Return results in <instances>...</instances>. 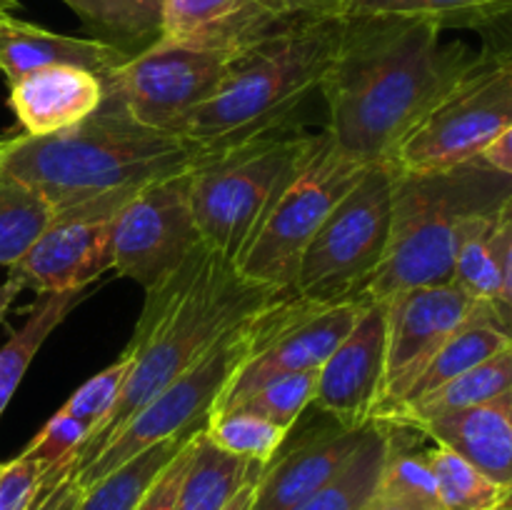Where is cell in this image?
<instances>
[{
    "label": "cell",
    "instance_id": "cell-17",
    "mask_svg": "<svg viewBox=\"0 0 512 510\" xmlns=\"http://www.w3.org/2000/svg\"><path fill=\"white\" fill-rule=\"evenodd\" d=\"M288 18L273 0H165L160 38L235 55Z\"/></svg>",
    "mask_w": 512,
    "mask_h": 510
},
{
    "label": "cell",
    "instance_id": "cell-27",
    "mask_svg": "<svg viewBox=\"0 0 512 510\" xmlns=\"http://www.w3.org/2000/svg\"><path fill=\"white\" fill-rule=\"evenodd\" d=\"M388 433L380 420L368 425L358 450L328 485L293 510H370L383 478Z\"/></svg>",
    "mask_w": 512,
    "mask_h": 510
},
{
    "label": "cell",
    "instance_id": "cell-6",
    "mask_svg": "<svg viewBox=\"0 0 512 510\" xmlns=\"http://www.w3.org/2000/svg\"><path fill=\"white\" fill-rule=\"evenodd\" d=\"M313 138L290 128L233 148L200 153L190 168V205L200 240L238 268L270 203L308 153Z\"/></svg>",
    "mask_w": 512,
    "mask_h": 510
},
{
    "label": "cell",
    "instance_id": "cell-13",
    "mask_svg": "<svg viewBox=\"0 0 512 510\" xmlns=\"http://www.w3.org/2000/svg\"><path fill=\"white\" fill-rule=\"evenodd\" d=\"M383 303L388 308L385 378L375 420L385 418L390 410H395L408 398L440 345L480 305L455 283L403 290Z\"/></svg>",
    "mask_w": 512,
    "mask_h": 510
},
{
    "label": "cell",
    "instance_id": "cell-21",
    "mask_svg": "<svg viewBox=\"0 0 512 510\" xmlns=\"http://www.w3.org/2000/svg\"><path fill=\"white\" fill-rule=\"evenodd\" d=\"M510 235L512 218L508 203L493 213L470 218L460 233L453 283L460 285L478 303L493 305L503 290Z\"/></svg>",
    "mask_w": 512,
    "mask_h": 510
},
{
    "label": "cell",
    "instance_id": "cell-7",
    "mask_svg": "<svg viewBox=\"0 0 512 510\" xmlns=\"http://www.w3.org/2000/svg\"><path fill=\"white\" fill-rule=\"evenodd\" d=\"M393 228V165H368L305 248L293 290L313 303L370 300Z\"/></svg>",
    "mask_w": 512,
    "mask_h": 510
},
{
    "label": "cell",
    "instance_id": "cell-15",
    "mask_svg": "<svg viewBox=\"0 0 512 510\" xmlns=\"http://www.w3.org/2000/svg\"><path fill=\"white\" fill-rule=\"evenodd\" d=\"M113 268V218L53 220L8 268L23 288L45 293L88 290Z\"/></svg>",
    "mask_w": 512,
    "mask_h": 510
},
{
    "label": "cell",
    "instance_id": "cell-36",
    "mask_svg": "<svg viewBox=\"0 0 512 510\" xmlns=\"http://www.w3.org/2000/svg\"><path fill=\"white\" fill-rule=\"evenodd\" d=\"M45 495L43 465L25 455L0 463V510H35Z\"/></svg>",
    "mask_w": 512,
    "mask_h": 510
},
{
    "label": "cell",
    "instance_id": "cell-45",
    "mask_svg": "<svg viewBox=\"0 0 512 510\" xmlns=\"http://www.w3.org/2000/svg\"><path fill=\"white\" fill-rule=\"evenodd\" d=\"M255 485H258V480H255V483H250V485H245V488L240 490V493L235 495V498L230 500V503L225 505L223 510H250V508H253Z\"/></svg>",
    "mask_w": 512,
    "mask_h": 510
},
{
    "label": "cell",
    "instance_id": "cell-41",
    "mask_svg": "<svg viewBox=\"0 0 512 510\" xmlns=\"http://www.w3.org/2000/svg\"><path fill=\"white\" fill-rule=\"evenodd\" d=\"M480 158H483L488 165H493L495 170H500V173L510 175L512 178V125L503 135H500V138H495L493 143L483 150Z\"/></svg>",
    "mask_w": 512,
    "mask_h": 510
},
{
    "label": "cell",
    "instance_id": "cell-5",
    "mask_svg": "<svg viewBox=\"0 0 512 510\" xmlns=\"http://www.w3.org/2000/svg\"><path fill=\"white\" fill-rule=\"evenodd\" d=\"M510 198V175L483 158L418 173L393 168V228L368 298L390 300L403 290L453 283L465 223L500 210Z\"/></svg>",
    "mask_w": 512,
    "mask_h": 510
},
{
    "label": "cell",
    "instance_id": "cell-48",
    "mask_svg": "<svg viewBox=\"0 0 512 510\" xmlns=\"http://www.w3.org/2000/svg\"><path fill=\"white\" fill-rule=\"evenodd\" d=\"M3 143H5V138H0V148H3Z\"/></svg>",
    "mask_w": 512,
    "mask_h": 510
},
{
    "label": "cell",
    "instance_id": "cell-14",
    "mask_svg": "<svg viewBox=\"0 0 512 510\" xmlns=\"http://www.w3.org/2000/svg\"><path fill=\"white\" fill-rule=\"evenodd\" d=\"M388 308L383 300L368 305L355 328L318 368L315 408L348 430L375 423L385 378Z\"/></svg>",
    "mask_w": 512,
    "mask_h": 510
},
{
    "label": "cell",
    "instance_id": "cell-32",
    "mask_svg": "<svg viewBox=\"0 0 512 510\" xmlns=\"http://www.w3.org/2000/svg\"><path fill=\"white\" fill-rule=\"evenodd\" d=\"M203 433L210 443L218 445L225 453L268 465L285 445L290 430L280 428L260 415L248 413V410L230 408L210 415Z\"/></svg>",
    "mask_w": 512,
    "mask_h": 510
},
{
    "label": "cell",
    "instance_id": "cell-9",
    "mask_svg": "<svg viewBox=\"0 0 512 510\" xmlns=\"http://www.w3.org/2000/svg\"><path fill=\"white\" fill-rule=\"evenodd\" d=\"M258 315L228 330L193 368L185 370L180 378L165 385L150 403H145L100 448V453L80 473L73 475L75 485L80 490L90 488L100 478L113 473L115 468L143 453V450L153 448L163 440L185 438V435L205 428L223 390L228 388L240 365L248 360L255 340V320H258Z\"/></svg>",
    "mask_w": 512,
    "mask_h": 510
},
{
    "label": "cell",
    "instance_id": "cell-44",
    "mask_svg": "<svg viewBox=\"0 0 512 510\" xmlns=\"http://www.w3.org/2000/svg\"><path fill=\"white\" fill-rule=\"evenodd\" d=\"M23 283L20 280H15L13 275H8V278L0 283V323L5 320V315H8L10 305L15 303V298H18L20 293H23Z\"/></svg>",
    "mask_w": 512,
    "mask_h": 510
},
{
    "label": "cell",
    "instance_id": "cell-1",
    "mask_svg": "<svg viewBox=\"0 0 512 510\" xmlns=\"http://www.w3.org/2000/svg\"><path fill=\"white\" fill-rule=\"evenodd\" d=\"M465 43L418 18H343V35L320 93L335 148L363 165H393L425 115L478 65Z\"/></svg>",
    "mask_w": 512,
    "mask_h": 510
},
{
    "label": "cell",
    "instance_id": "cell-11",
    "mask_svg": "<svg viewBox=\"0 0 512 510\" xmlns=\"http://www.w3.org/2000/svg\"><path fill=\"white\" fill-rule=\"evenodd\" d=\"M230 60L228 50L160 38L103 80L135 120L183 138L185 123L223 83Z\"/></svg>",
    "mask_w": 512,
    "mask_h": 510
},
{
    "label": "cell",
    "instance_id": "cell-29",
    "mask_svg": "<svg viewBox=\"0 0 512 510\" xmlns=\"http://www.w3.org/2000/svg\"><path fill=\"white\" fill-rule=\"evenodd\" d=\"M50 223L48 200L0 165V265L18 263Z\"/></svg>",
    "mask_w": 512,
    "mask_h": 510
},
{
    "label": "cell",
    "instance_id": "cell-2",
    "mask_svg": "<svg viewBox=\"0 0 512 510\" xmlns=\"http://www.w3.org/2000/svg\"><path fill=\"white\" fill-rule=\"evenodd\" d=\"M200 148L143 125L105 90L100 108L63 133L10 135L0 165L48 200L53 220H110L140 190L185 173Z\"/></svg>",
    "mask_w": 512,
    "mask_h": 510
},
{
    "label": "cell",
    "instance_id": "cell-23",
    "mask_svg": "<svg viewBox=\"0 0 512 510\" xmlns=\"http://www.w3.org/2000/svg\"><path fill=\"white\" fill-rule=\"evenodd\" d=\"M508 388H512V345L500 350L493 358L478 363L475 368L465 370L458 378L448 380L445 385L435 388L433 393L395 408L393 413L385 415L383 423L415 428V425L425 423V420L485 403V400L505 393Z\"/></svg>",
    "mask_w": 512,
    "mask_h": 510
},
{
    "label": "cell",
    "instance_id": "cell-40",
    "mask_svg": "<svg viewBox=\"0 0 512 510\" xmlns=\"http://www.w3.org/2000/svg\"><path fill=\"white\" fill-rule=\"evenodd\" d=\"M80 493H83V490L75 485V480L65 478L63 483L55 485V488L40 500L35 510H75V505H78L80 500Z\"/></svg>",
    "mask_w": 512,
    "mask_h": 510
},
{
    "label": "cell",
    "instance_id": "cell-20",
    "mask_svg": "<svg viewBox=\"0 0 512 510\" xmlns=\"http://www.w3.org/2000/svg\"><path fill=\"white\" fill-rule=\"evenodd\" d=\"M128 58V53L103 40L53 33L18 20L13 13H0V73L8 85L23 75L55 65L85 68L105 78Z\"/></svg>",
    "mask_w": 512,
    "mask_h": 510
},
{
    "label": "cell",
    "instance_id": "cell-43",
    "mask_svg": "<svg viewBox=\"0 0 512 510\" xmlns=\"http://www.w3.org/2000/svg\"><path fill=\"white\" fill-rule=\"evenodd\" d=\"M370 510H438L433 505H425L420 500L405 498V495L398 493H388V490H380L373 500V508Z\"/></svg>",
    "mask_w": 512,
    "mask_h": 510
},
{
    "label": "cell",
    "instance_id": "cell-47",
    "mask_svg": "<svg viewBox=\"0 0 512 510\" xmlns=\"http://www.w3.org/2000/svg\"><path fill=\"white\" fill-rule=\"evenodd\" d=\"M500 510H512V488L508 490V495H505L503 505H500Z\"/></svg>",
    "mask_w": 512,
    "mask_h": 510
},
{
    "label": "cell",
    "instance_id": "cell-30",
    "mask_svg": "<svg viewBox=\"0 0 512 510\" xmlns=\"http://www.w3.org/2000/svg\"><path fill=\"white\" fill-rule=\"evenodd\" d=\"M510 0H343L335 10L338 18H418L448 28L473 30L485 15L503 8Z\"/></svg>",
    "mask_w": 512,
    "mask_h": 510
},
{
    "label": "cell",
    "instance_id": "cell-31",
    "mask_svg": "<svg viewBox=\"0 0 512 510\" xmlns=\"http://www.w3.org/2000/svg\"><path fill=\"white\" fill-rule=\"evenodd\" d=\"M428 458L438 480L440 510H500L508 490L483 470L438 443L430 445Z\"/></svg>",
    "mask_w": 512,
    "mask_h": 510
},
{
    "label": "cell",
    "instance_id": "cell-33",
    "mask_svg": "<svg viewBox=\"0 0 512 510\" xmlns=\"http://www.w3.org/2000/svg\"><path fill=\"white\" fill-rule=\"evenodd\" d=\"M90 435H93V428H90L88 423L55 410L53 418L40 428V433L25 445L20 455L43 465L45 490L50 493L55 485L63 483L65 478H70L75 458H78L80 450L85 448Z\"/></svg>",
    "mask_w": 512,
    "mask_h": 510
},
{
    "label": "cell",
    "instance_id": "cell-28",
    "mask_svg": "<svg viewBox=\"0 0 512 510\" xmlns=\"http://www.w3.org/2000/svg\"><path fill=\"white\" fill-rule=\"evenodd\" d=\"M190 435L163 440V443L143 450L133 460L115 468L113 473H108L105 478H100L98 483H93L80 493L75 510H135L140 500H143V495L148 493L150 485L158 480L165 465L175 458V453L183 448V443Z\"/></svg>",
    "mask_w": 512,
    "mask_h": 510
},
{
    "label": "cell",
    "instance_id": "cell-16",
    "mask_svg": "<svg viewBox=\"0 0 512 510\" xmlns=\"http://www.w3.org/2000/svg\"><path fill=\"white\" fill-rule=\"evenodd\" d=\"M365 430H348L325 415L323 423L300 433L290 448H280L265 465L250 510H293L308 500L348 463Z\"/></svg>",
    "mask_w": 512,
    "mask_h": 510
},
{
    "label": "cell",
    "instance_id": "cell-12",
    "mask_svg": "<svg viewBox=\"0 0 512 510\" xmlns=\"http://www.w3.org/2000/svg\"><path fill=\"white\" fill-rule=\"evenodd\" d=\"M200 240L190 205V170L140 190L113 218V270L153 290Z\"/></svg>",
    "mask_w": 512,
    "mask_h": 510
},
{
    "label": "cell",
    "instance_id": "cell-39",
    "mask_svg": "<svg viewBox=\"0 0 512 510\" xmlns=\"http://www.w3.org/2000/svg\"><path fill=\"white\" fill-rule=\"evenodd\" d=\"M508 210L512 218V198L508 200ZM493 310V318L498 320L500 328L512 338V235H510V245H508V260H505V278H503V290H500L498 300L490 305Z\"/></svg>",
    "mask_w": 512,
    "mask_h": 510
},
{
    "label": "cell",
    "instance_id": "cell-3",
    "mask_svg": "<svg viewBox=\"0 0 512 510\" xmlns=\"http://www.w3.org/2000/svg\"><path fill=\"white\" fill-rule=\"evenodd\" d=\"M280 295L285 293L243 278L230 260L205 243L195 245L168 280L145 290L143 313L125 348L133 365L123 393L75 458L70 478L165 385L193 368L228 330L258 315Z\"/></svg>",
    "mask_w": 512,
    "mask_h": 510
},
{
    "label": "cell",
    "instance_id": "cell-25",
    "mask_svg": "<svg viewBox=\"0 0 512 510\" xmlns=\"http://www.w3.org/2000/svg\"><path fill=\"white\" fill-rule=\"evenodd\" d=\"M95 40L128 55L143 53L163 35L165 0H63Z\"/></svg>",
    "mask_w": 512,
    "mask_h": 510
},
{
    "label": "cell",
    "instance_id": "cell-37",
    "mask_svg": "<svg viewBox=\"0 0 512 510\" xmlns=\"http://www.w3.org/2000/svg\"><path fill=\"white\" fill-rule=\"evenodd\" d=\"M200 430H195V433L185 440L183 448H180L178 453H175V458L165 465V470L158 475V480L150 485L148 493L143 495V500H140L138 508L135 510H175V500H178L180 483H183V475H185V470H188L190 458H193L195 438H198Z\"/></svg>",
    "mask_w": 512,
    "mask_h": 510
},
{
    "label": "cell",
    "instance_id": "cell-42",
    "mask_svg": "<svg viewBox=\"0 0 512 510\" xmlns=\"http://www.w3.org/2000/svg\"><path fill=\"white\" fill-rule=\"evenodd\" d=\"M290 15H335L343 0H273Z\"/></svg>",
    "mask_w": 512,
    "mask_h": 510
},
{
    "label": "cell",
    "instance_id": "cell-24",
    "mask_svg": "<svg viewBox=\"0 0 512 510\" xmlns=\"http://www.w3.org/2000/svg\"><path fill=\"white\" fill-rule=\"evenodd\" d=\"M510 345H512V338L503 328H500L498 320L493 318L490 305L480 303L478 308L473 310V315H470V318L465 320V323L460 325V328L455 330L443 345H440V350L433 355L428 368L423 370L418 383L413 385L408 398H405L400 405L433 393L435 388L445 385L448 380L458 378V375H463L465 370L475 368V365L483 363V360L493 358V355H498L500 350L510 348ZM390 413H393V410H390Z\"/></svg>",
    "mask_w": 512,
    "mask_h": 510
},
{
    "label": "cell",
    "instance_id": "cell-10",
    "mask_svg": "<svg viewBox=\"0 0 512 510\" xmlns=\"http://www.w3.org/2000/svg\"><path fill=\"white\" fill-rule=\"evenodd\" d=\"M510 125L512 70L480 55L478 65L405 138L393 168L418 173L468 163Z\"/></svg>",
    "mask_w": 512,
    "mask_h": 510
},
{
    "label": "cell",
    "instance_id": "cell-19",
    "mask_svg": "<svg viewBox=\"0 0 512 510\" xmlns=\"http://www.w3.org/2000/svg\"><path fill=\"white\" fill-rule=\"evenodd\" d=\"M415 428L428 440L473 463L505 490L512 488V388L473 408L425 420Z\"/></svg>",
    "mask_w": 512,
    "mask_h": 510
},
{
    "label": "cell",
    "instance_id": "cell-18",
    "mask_svg": "<svg viewBox=\"0 0 512 510\" xmlns=\"http://www.w3.org/2000/svg\"><path fill=\"white\" fill-rule=\"evenodd\" d=\"M105 80L98 73L73 65L35 70L10 83L8 105L23 135L45 138L83 123L100 108Z\"/></svg>",
    "mask_w": 512,
    "mask_h": 510
},
{
    "label": "cell",
    "instance_id": "cell-46",
    "mask_svg": "<svg viewBox=\"0 0 512 510\" xmlns=\"http://www.w3.org/2000/svg\"><path fill=\"white\" fill-rule=\"evenodd\" d=\"M18 10V0H0V13H13Z\"/></svg>",
    "mask_w": 512,
    "mask_h": 510
},
{
    "label": "cell",
    "instance_id": "cell-34",
    "mask_svg": "<svg viewBox=\"0 0 512 510\" xmlns=\"http://www.w3.org/2000/svg\"><path fill=\"white\" fill-rule=\"evenodd\" d=\"M315 385H318V370L280 375V378H273L255 388L248 398H243L233 408L248 410V413L260 415V418L270 420L280 428L293 430L303 410L313 403Z\"/></svg>",
    "mask_w": 512,
    "mask_h": 510
},
{
    "label": "cell",
    "instance_id": "cell-26",
    "mask_svg": "<svg viewBox=\"0 0 512 510\" xmlns=\"http://www.w3.org/2000/svg\"><path fill=\"white\" fill-rule=\"evenodd\" d=\"M83 295L85 290L38 295V300L25 310L28 313L25 323L0 345V415L5 413L18 385L23 383L35 353L43 348L48 335L68 318L70 310L83 300Z\"/></svg>",
    "mask_w": 512,
    "mask_h": 510
},
{
    "label": "cell",
    "instance_id": "cell-35",
    "mask_svg": "<svg viewBox=\"0 0 512 510\" xmlns=\"http://www.w3.org/2000/svg\"><path fill=\"white\" fill-rule=\"evenodd\" d=\"M130 365H133V358H130V353H123L113 365H108V368L95 373L90 380H85L58 410L88 423L95 433L103 425V420L110 415L113 405L118 403L125 380H128Z\"/></svg>",
    "mask_w": 512,
    "mask_h": 510
},
{
    "label": "cell",
    "instance_id": "cell-22",
    "mask_svg": "<svg viewBox=\"0 0 512 510\" xmlns=\"http://www.w3.org/2000/svg\"><path fill=\"white\" fill-rule=\"evenodd\" d=\"M265 465L238 458L210 443L200 430L193 458L180 483L175 510H223L245 485L263 475Z\"/></svg>",
    "mask_w": 512,
    "mask_h": 510
},
{
    "label": "cell",
    "instance_id": "cell-8",
    "mask_svg": "<svg viewBox=\"0 0 512 510\" xmlns=\"http://www.w3.org/2000/svg\"><path fill=\"white\" fill-rule=\"evenodd\" d=\"M365 168L368 165L335 148L328 130L315 135L238 260L240 275L278 293H290L305 248Z\"/></svg>",
    "mask_w": 512,
    "mask_h": 510
},
{
    "label": "cell",
    "instance_id": "cell-4",
    "mask_svg": "<svg viewBox=\"0 0 512 510\" xmlns=\"http://www.w3.org/2000/svg\"><path fill=\"white\" fill-rule=\"evenodd\" d=\"M340 35L338 15L288 18L233 55L223 83L185 123L183 138L200 153H215L295 128L298 110L320 93Z\"/></svg>",
    "mask_w": 512,
    "mask_h": 510
},
{
    "label": "cell",
    "instance_id": "cell-38",
    "mask_svg": "<svg viewBox=\"0 0 512 510\" xmlns=\"http://www.w3.org/2000/svg\"><path fill=\"white\" fill-rule=\"evenodd\" d=\"M473 30L480 35V43H483L480 55L512 70V0L503 8L485 15Z\"/></svg>",
    "mask_w": 512,
    "mask_h": 510
}]
</instances>
